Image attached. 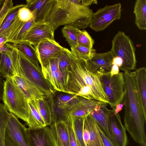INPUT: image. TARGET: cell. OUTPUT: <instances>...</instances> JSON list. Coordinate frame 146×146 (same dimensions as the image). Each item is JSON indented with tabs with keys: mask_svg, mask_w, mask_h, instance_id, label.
<instances>
[{
	"mask_svg": "<svg viewBox=\"0 0 146 146\" xmlns=\"http://www.w3.org/2000/svg\"><path fill=\"white\" fill-rule=\"evenodd\" d=\"M114 56L110 50L103 53H96L91 59L87 61L91 71L100 76L110 72Z\"/></svg>",
	"mask_w": 146,
	"mask_h": 146,
	"instance_id": "obj_12",
	"label": "cell"
},
{
	"mask_svg": "<svg viewBox=\"0 0 146 146\" xmlns=\"http://www.w3.org/2000/svg\"><path fill=\"white\" fill-rule=\"evenodd\" d=\"M47 38L54 40V31L45 23H38L29 30L22 42H27L34 46Z\"/></svg>",
	"mask_w": 146,
	"mask_h": 146,
	"instance_id": "obj_13",
	"label": "cell"
},
{
	"mask_svg": "<svg viewBox=\"0 0 146 146\" xmlns=\"http://www.w3.org/2000/svg\"><path fill=\"white\" fill-rule=\"evenodd\" d=\"M27 102L29 112L26 123L28 128H41L47 126L39 113L36 100H28Z\"/></svg>",
	"mask_w": 146,
	"mask_h": 146,
	"instance_id": "obj_20",
	"label": "cell"
},
{
	"mask_svg": "<svg viewBox=\"0 0 146 146\" xmlns=\"http://www.w3.org/2000/svg\"><path fill=\"white\" fill-rule=\"evenodd\" d=\"M66 48L59 57L58 68L60 71L64 73L70 72V60Z\"/></svg>",
	"mask_w": 146,
	"mask_h": 146,
	"instance_id": "obj_35",
	"label": "cell"
},
{
	"mask_svg": "<svg viewBox=\"0 0 146 146\" xmlns=\"http://www.w3.org/2000/svg\"><path fill=\"white\" fill-rule=\"evenodd\" d=\"M83 139L85 146H87L89 139V134L88 130L84 127L83 131Z\"/></svg>",
	"mask_w": 146,
	"mask_h": 146,
	"instance_id": "obj_43",
	"label": "cell"
},
{
	"mask_svg": "<svg viewBox=\"0 0 146 146\" xmlns=\"http://www.w3.org/2000/svg\"><path fill=\"white\" fill-rule=\"evenodd\" d=\"M34 47L41 67L47 64L51 60L59 57L66 49L55 40L48 38L40 42Z\"/></svg>",
	"mask_w": 146,
	"mask_h": 146,
	"instance_id": "obj_10",
	"label": "cell"
},
{
	"mask_svg": "<svg viewBox=\"0 0 146 146\" xmlns=\"http://www.w3.org/2000/svg\"><path fill=\"white\" fill-rule=\"evenodd\" d=\"M108 104L104 103L96 106L90 115L93 117L98 124L103 129L109 139L114 144L108 128L109 117L113 110L107 107Z\"/></svg>",
	"mask_w": 146,
	"mask_h": 146,
	"instance_id": "obj_16",
	"label": "cell"
},
{
	"mask_svg": "<svg viewBox=\"0 0 146 146\" xmlns=\"http://www.w3.org/2000/svg\"><path fill=\"white\" fill-rule=\"evenodd\" d=\"M36 23L33 17L30 20L25 22L13 44H18L22 42L29 31Z\"/></svg>",
	"mask_w": 146,
	"mask_h": 146,
	"instance_id": "obj_36",
	"label": "cell"
},
{
	"mask_svg": "<svg viewBox=\"0 0 146 146\" xmlns=\"http://www.w3.org/2000/svg\"><path fill=\"white\" fill-rule=\"evenodd\" d=\"M27 129L30 146H53L49 126Z\"/></svg>",
	"mask_w": 146,
	"mask_h": 146,
	"instance_id": "obj_15",
	"label": "cell"
},
{
	"mask_svg": "<svg viewBox=\"0 0 146 146\" xmlns=\"http://www.w3.org/2000/svg\"><path fill=\"white\" fill-rule=\"evenodd\" d=\"M123 63V59L117 56H114L112 61V65L116 64L119 66V68L122 66Z\"/></svg>",
	"mask_w": 146,
	"mask_h": 146,
	"instance_id": "obj_42",
	"label": "cell"
},
{
	"mask_svg": "<svg viewBox=\"0 0 146 146\" xmlns=\"http://www.w3.org/2000/svg\"><path fill=\"white\" fill-rule=\"evenodd\" d=\"M135 71L137 90L144 115L146 117V69L140 68Z\"/></svg>",
	"mask_w": 146,
	"mask_h": 146,
	"instance_id": "obj_22",
	"label": "cell"
},
{
	"mask_svg": "<svg viewBox=\"0 0 146 146\" xmlns=\"http://www.w3.org/2000/svg\"><path fill=\"white\" fill-rule=\"evenodd\" d=\"M81 2L82 5L88 7L92 4H98L96 0H81Z\"/></svg>",
	"mask_w": 146,
	"mask_h": 146,
	"instance_id": "obj_45",
	"label": "cell"
},
{
	"mask_svg": "<svg viewBox=\"0 0 146 146\" xmlns=\"http://www.w3.org/2000/svg\"><path fill=\"white\" fill-rule=\"evenodd\" d=\"M64 122L66 125L68 129L69 146H78L73 128L72 119L70 117H68Z\"/></svg>",
	"mask_w": 146,
	"mask_h": 146,
	"instance_id": "obj_37",
	"label": "cell"
},
{
	"mask_svg": "<svg viewBox=\"0 0 146 146\" xmlns=\"http://www.w3.org/2000/svg\"><path fill=\"white\" fill-rule=\"evenodd\" d=\"M9 113L4 104L0 103V146H4L5 131Z\"/></svg>",
	"mask_w": 146,
	"mask_h": 146,
	"instance_id": "obj_31",
	"label": "cell"
},
{
	"mask_svg": "<svg viewBox=\"0 0 146 146\" xmlns=\"http://www.w3.org/2000/svg\"><path fill=\"white\" fill-rule=\"evenodd\" d=\"M13 44L31 62L36 66H39L37 52L31 44L27 42L23 41L19 44Z\"/></svg>",
	"mask_w": 146,
	"mask_h": 146,
	"instance_id": "obj_26",
	"label": "cell"
},
{
	"mask_svg": "<svg viewBox=\"0 0 146 146\" xmlns=\"http://www.w3.org/2000/svg\"><path fill=\"white\" fill-rule=\"evenodd\" d=\"M86 117H77L74 118L70 117L73 120V128L77 142L80 144L81 146H86L83 139L84 123Z\"/></svg>",
	"mask_w": 146,
	"mask_h": 146,
	"instance_id": "obj_32",
	"label": "cell"
},
{
	"mask_svg": "<svg viewBox=\"0 0 146 146\" xmlns=\"http://www.w3.org/2000/svg\"><path fill=\"white\" fill-rule=\"evenodd\" d=\"M1 75L0 74V100H2L4 88V81L1 77Z\"/></svg>",
	"mask_w": 146,
	"mask_h": 146,
	"instance_id": "obj_47",
	"label": "cell"
},
{
	"mask_svg": "<svg viewBox=\"0 0 146 146\" xmlns=\"http://www.w3.org/2000/svg\"><path fill=\"white\" fill-rule=\"evenodd\" d=\"M104 91L108 97V104L114 110L116 105L123 101L124 94V73L111 76L110 73L100 77Z\"/></svg>",
	"mask_w": 146,
	"mask_h": 146,
	"instance_id": "obj_7",
	"label": "cell"
},
{
	"mask_svg": "<svg viewBox=\"0 0 146 146\" xmlns=\"http://www.w3.org/2000/svg\"><path fill=\"white\" fill-rule=\"evenodd\" d=\"M39 113L46 125L52 124L51 113L48 102L46 98L36 100Z\"/></svg>",
	"mask_w": 146,
	"mask_h": 146,
	"instance_id": "obj_27",
	"label": "cell"
},
{
	"mask_svg": "<svg viewBox=\"0 0 146 146\" xmlns=\"http://www.w3.org/2000/svg\"><path fill=\"white\" fill-rule=\"evenodd\" d=\"M78 44L92 48L94 40L90 34L85 30H81L77 36Z\"/></svg>",
	"mask_w": 146,
	"mask_h": 146,
	"instance_id": "obj_34",
	"label": "cell"
},
{
	"mask_svg": "<svg viewBox=\"0 0 146 146\" xmlns=\"http://www.w3.org/2000/svg\"><path fill=\"white\" fill-rule=\"evenodd\" d=\"M49 104L51 113L52 124H55L60 121L64 122L67 118L68 111L61 108L57 106L54 96H51L46 98Z\"/></svg>",
	"mask_w": 146,
	"mask_h": 146,
	"instance_id": "obj_25",
	"label": "cell"
},
{
	"mask_svg": "<svg viewBox=\"0 0 146 146\" xmlns=\"http://www.w3.org/2000/svg\"><path fill=\"white\" fill-rule=\"evenodd\" d=\"M136 71L124 72V126L133 140L140 146H146L144 115L137 90Z\"/></svg>",
	"mask_w": 146,
	"mask_h": 146,
	"instance_id": "obj_2",
	"label": "cell"
},
{
	"mask_svg": "<svg viewBox=\"0 0 146 146\" xmlns=\"http://www.w3.org/2000/svg\"><path fill=\"white\" fill-rule=\"evenodd\" d=\"M93 13L89 7L82 5L81 0H54L44 23L54 31L62 25L85 29L89 27Z\"/></svg>",
	"mask_w": 146,
	"mask_h": 146,
	"instance_id": "obj_3",
	"label": "cell"
},
{
	"mask_svg": "<svg viewBox=\"0 0 146 146\" xmlns=\"http://www.w3.org/2000/svg\"><path fill=\"white\" fill-rule=\"evenodd\" d=\"M58 135L64 146H69V136L68 127L63 121L54 124Z\"/></svg>",
	"mask_w": 146,
	"mask_h": 146,
	"instance_id": "obj_33",
	"label": "cell"
},
{
	"mask_svg": "<svg viewBox=\"0 0 146 146\" xmlns=\"http://www.w3.org/2000/svg\"><path fill=\"white\" fill-rule=\"evenodd\" d=\"M97 127L104 146H115L108 138L102 129L97 123Z\"/></svg>",
	"mask_w": 146,
	"mask_h": 146,
	"instance_id": "obj_41",
	"label": "cell"
},
{
	"mask_svg": "<svg viewBox=\"0 0 146 146\" xmlns=\"http://www.w3.org/2000/svg\"><path fill=\"white\" fill-rule=\"evenodd\" d=\"M124 105L125 103L124 102L122 103L117 104L114 110V114H116L118 113L119 112L122 110Z\"/></svg>",
	"mask_w": 146,
	"mask_h": 146,
	"instance_id": "obj_46",
	"label": "cell"
},
{
	"mask_svg": "<svg viewBox=\"0 0 146 146\" xmlns=\"http://www.w3.org/2000/svg\"><path fill=\"white\" fill-rule=\"evenodd\" d=\"M25 5H19V6L12 10L6 17L2 23L6 22H11L15 20L17 17L19 9L25 6Z\"/></svg>",
	"mask_w": 146,
	"mask_h": 146,
	"instance_id": "obj_40",
	"label": "cell"
},
{
	"mask_svg": "<svg viewBox=\"0 0 146 146\" xmlns=\"http://www.w3.org/2000/svg\"><path fill=\"white\" fill-rule=\"evenodd\" d=\"M104 103L79 97L78 102L68 111L67 117H86L90 114L96 106Z\"/></svg>",
	"mask_w": 146,
	"mask_h": 146,
	"instance_id": "obj_17",
	"label": "cell"
},
{
	"mask_svg": "<svg viewBox=\"0 0 146 146\" xmlns=\"http://www.w3.org/2000/svg\"><path fill=\"white\" fill-rule=\"evenodd\" d=\"M133 13L135 23L140 30H146V0H137L134 5Z\"/></svg>",
	"mask_w": 146,
	"mask_h": 146,
	"instance_id": "obj_24",
	"label": "cell"
},
{
	"mask_svg": "<svg viewBox=\"0 0 146 146\" xmlns=\"http://www.w3.org/2000/svg\"><path fill=\"white\" fill-rule=\"evenodd\" d=\"M119 69L117 65L116 64L112 65L110 72V75L112 76L118 74L119 73Z\"/></svg>",
	"mask_w": 146,
	"mask_h": 146,
	"instance_id": "obj_44",
	"label": "cell"
},
{
	"mask_svg": "<svg viewBox=\"0 0 146 146\" xmlns=\"http://www.w3.org/2000/svg\"><path fill=\"white\" fill-rule=\"evenodd\" d=\"M111 50L114 56L123 60V65L119 69L124 72L136 69V49L132 41L124 32L119 31L114 36Z\"/></svg>",
	"mask_w": 146,
	"mask_h": 146,
	"instance_id": "obj_6",
	"label": "cell"
},
{
	"mask_svg": "<svg viewBox=\"0 0 146 146\" xmlns=\"http://www.w3.org/2000/svg\"><path fill=\"white\" fill-rule=\"evenodd\" d=\"M122 11L120 3L100 8L93 13L89 27L96 32L103 31L113 21L120 19Z\"/></svg>",
	"mask_w": 146,
	"mask_h": 146,
	"instance_id": "obj_9",
	"label": "cell"
},
{
	"mask_svg": "<svg viewBox=\"0 0 146 146\" xmlns=\"http://www.w3.org/2000/svg\"><path fill=\"white\" fill-rule=\"evenodd\" d=\"M97 123L89 114L85 118L84 127L88 131L89 139L87 146H104L97 127Z\"/></svg>",
	"mask_w": 146,
	"mask_h": 146,
	"instance_id": "obj_21",
	"label": "cell"
},
{
	"mask_svg": "<svg viewBox=\"0 0 146 146\" xmlns=\"http://www.w3.org/2000/svg\"><path fill=\"white\" fill-rule=\"evenodd\" d=\"M0 74L6 79L17 75L10 53L0 52Z\"/></svg>",
	"mask_w": 146,
	"mask_h": 146,
	"instance_id": "obj_23",
	"label": "cell"
},
{
	"mask_svg": "<svg viewBox=\"0 0 146 146\" xmlns=\"http://www.w3.org/2000/svg\"><path fill=\"white\" fill-rule=\"evenodd\" d=\"M4 1L5 0L0 1V13L2 9Z\"/></svg>",
	"mask_w": 146,
	"mask_h": 146,
	"instance_id": "obj_48",
	"label": "cell"
},
{
	"mask_svg": "<svg viewBox=\"0 0 146 146\" xmlns=\"http://www.w3.org/2000/svg\"><path fill=\"white\" fill-rule=\"evenodd\" d=\"M70 48V51L76 57L87 61L91 59L96 53L95 49L78 44Z\"/></svg>",
	"mask_w": 146,
	"mask_h": 146,
	"instance_id": "obj_29",
	"label": "cell"
},
{
	"mask_svg": "<svg viewBox=\"0 0 146 146\" xmlns=\"http://www.w3.org/2000/svg\"><path fill=\"white\" fill-rule=\"evenodd\" d=\"M49 127L53 146H64L58 135L55 124H52Z\"/></svg>",
	"mask_w": 146,
	"mask_h": 146,
	"instance_id": "obj_39",
	"label": "cell"
},
{
	"mask_svg": "<svg viewBox=\"0 0 146 146\" xmlns=\"http://www.w3.org/2000/svg\"><path fill=\"white\" fill-rule=\"evenodd\" d=\"M18 17L21 21L26 22L33 17V15L30 10L25 5L19 9Z\"/></svg>",
	"mask_w": 146,
	"mask_h": 146,
	"instance_id": "obj_38",
	"label": "cell"
},
{
	"mask_svg": "<svg viewBox=\"0 0 146 146\" xmlns=\"http://www.w3.org/2000/svg\"><path fill=\"white\" fill-rule=\"evenodd\" d=\"M4 146H30L27 128L11 113L5 129Z\"/></svg>",
	"mask_w": 146,
	"mask_h": 146,
	"instance_id": "obj_8",
	"label": "cell"
},
{
	"mask_svg": "<svg viewBox=\"0 0 146 146\" xmlns=\"http://www.w3.org/2000/svg\"><path fill=\"white\" fill-rule=\"evenodd\" d=\"M79 99V96L74 95H61L57 97L56 102L58 107L68 111L78 102Z\"/></svg>",
	"mask_w": 146,
	"mask_h": 146,
	"instance_id": "obj_28",
	"label": "cell"
},
{
	"mask_svg": "<svg viewBox=\"0 0 146 146\" xmlns=\"http://www.w3.org/2000/svg\"><path fill=\"white\" fill-rule=\"evenodd\" d=\"M10 54L18 75L42 92L46 98L54 96L56 91L44 78L41 67L31 62L13 44Z\"/></svg>",
	"mask_w": 146,
	"mask_h": 146,
	"instance_id": "obj_4",
	"label": "cell"
},
{
	"mask_svg": "<svg viewBox=\"0 0 146 146\" xmlns=\"http://www.w3.org/2000/svg\"><path fill=\"white\" fill-rule=\"evenodd\" d=\"M12 78L27 100L46 98V97L42 92L20 76L16 75Z\"/></svg>",
	"mask_w": 146,
	"mask_h": 146,
	"instance_id": "obj_19",
	"label": "cell"
},
{
	"mask_svg": "<svg viewBox=\"0 0 146 146\" xmlns=\"http://www.w3.org/2000/svg\"><path fill=\"white\" fill-rule=\"evenodd\" d=\"M108 128L115 146H127L126 129L122 123L119 114H115L113 110L109 117Z\"/></svg>",
	"mask_w": 146,
	"mask_h": 146,
	"instance_id": "obj_11",
	"label": "cell"
},
{
	"mask_svg": "<svg viewBox=\"0 0 146 146\" xmlns=\"http://www.w3.org/2000/svg\"><path fill=\"white\" fill-rule=\"evenodd\" d=\"M2 100L8 111L27 122L29 112L27 100L12 78L4 81Z\"/></svg>",
	"mask_w": 146,
	"mask_h": 146,
	"instance_id": "obj_5",
	"label": "cell"
},
{
	"mask_svg": "<svg viewBox=\"0 0 146 146\" xmlns=\"http://www.w3.org/2000/svg\"><path fill=\"white\" fill-rule=\"evenodd\" d=\"M54 0H27L25 6L32 13L36 23H44Z\"/></svg>",
	"mask_w": 146,
	"mask_h": 146,
	"instance_id": "obj_14",
	"label": "cell"
},
{
	"mask_svg": "<svg viewBox=\"0 0 146 146\" xmlns=\"http://www.w3.org/2000/svg\"><path fill=\"white\" fill-rule=\"evenodd\" d=\"M70 76L66 93L108 104L100 76L90 70L87 60L78 58L68 49Z\"/></svg>",
	"mask_w": 146,
	"mask_h": 146,
	"instance_id": "obj_1",
	"label": "cell"
},
{
	"mask_svg": "<svg viewBox=\"0 0 146 146\" xmlns=\"http://www.w3.org/2000/svg\"></svg>",
	"mask_w": 146,
	"mask_h": 146,
	"instance_id": "obj_49",
	"label": "cell"
},
{
	"mask_svg": "<svg viewBox=\"0 0 146 146\" xmlns=\"http://www.w3.org/2000/svg\"><path fill=\"white\" fill-rule=\"evenodd\" d=\"M81 30L75 27L64 26L62 29L63 36L68 42L70 47L77 45V36Z\"/></svg>",
	"mask_w": 146,
	"mask_h": 146,
	"instance_id": "obj_30",
	"label": "cell"
},
{
	"mask_svg": "<svg viewBox=\"0 0 146 146\" xmlns=\"http://www.w3.org/2000/svg\"><path fill=\"white\" fill-rule=\"evenodd\" d=\"M42 71L45 78L55 91L66 93L70 72L64 73L59 69L52 72Z\"/></svg>",
	"mask_w": 146,
	"mask_h": 146,
	"instance_id": "obj_18",
	"label": "cell"
}]
</instances>
